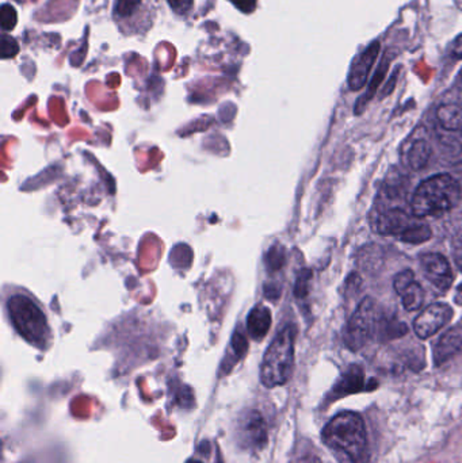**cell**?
I'll list each match as a JSON object with an SVG mask.
<instances>
[{
  "label": "cell",
  "mask_w": 462,
  "mask_h": 463,
  "mask_svg": "<svg viewBox=\"0 0 462 463\" xmlns=\"http://www.w3.org/2000/svg\"><path fill=\"white\" fill-rule=\"evenodd\" d=\"M311 269H303L298 275L297 282H296L295 293L297 298H304L309 291V280H311Z\"/></svg>",
  "instance_id": "obj_24"
},
{
  "label": "cell",
  "mask_w": 462,
  "mask_h": 463,
  "mask_svg": "<svg viewBox=\"0 0 462 463\" xmlns=\"http://www.w3.org/2000/svg\"><path fill=\"white\" fill-rule=\"evenodd\" d=\"M401 302L407 312H415L422 307L425 302V290L422 286L415 280L403 294H401Z\"/></svg>",
  "instance_id": "obj_18"
},
{
  "label": "cell",
  "mask_w": 462,
  "mask_h": 463,
  "mask_svg": "<svg viewBox=\"0 0 462 463\" xmlns=\"http://www.w3.org/2000/svg\"><path fill=\"white\" fill-rule=\"evenodd\" d=\"M216 463H222V459L219 458V461H217Z\"/></svg>",
  "instance_id": "obj_30"
},
{
  "label": "cell",
  "mask_w": 462,
  "mask_h": 463,
  "mask_svg": "<svg viewBox=\"0 0 462 463\" xmlns=\"http://www.w3.org/2000/svg\"><path fill=\"white\" fill-rule=\"evenodd\" d=\"M411 225V217L401 208L380 212L373 220V230L385 236H401Z\"/></svg>",
  "instance_id": "obj_11"
},
{
  "label": "cell",
  "mask_w": 462,
  "mask_h": 463,
  "mask_svg": "<svg viewBox=\"0 0 462 463\" xmlns=\"http://www.w3.org/2000/svg\"><path fill=\"white\" fill-rule=\"evenodd\" d=\"M414 282V271H411V269H403V271L396 275L395 280H393V288H395L396 293L401 296Z\"/></svg>",
  "instance_id": "obj_21"
},
{
  "label": "cell",
  "mask_w": 462,
  "mask_h": 463,
  "mask_svg": "<svg viewBox=\"0 0 462 463\" xmlns=\"http://www.w3.org/2000/svg\"><path fill=\"white\" fill-rule=\"evenodd\" d=\"M453 317V309L450 305L444 302H436L429 305L414 321L415 334L420 339H429L434 336L439 329L450 323Z\"/></svg>",
  "instance_id": "obj_8"
},
{
  "label": "cell",
  "mask_w": 462,
  "mask_h": 463,
  "mask_svg": "<svg viewBox=\"0 0 462 463\" xmlns=\"http://www.w3.org/2000/svg\"><path fill=\"white\" fill-rule=\"evenodd\" d=\"M322 439L327 448L342 454L350 463H368L369 445L365 423L358 413L342 412L323 429Z\"/></svg>",
  "instance_id": "obj_1"
},
{
  "label": "cell",
  "mask_w": 462,
  "mask_h": 463,
  "mask_svg": "<svg viewBox=\"0 0 462 463\" xmlns=\"http://www.w3.org/2000/svg\"><path fill=\"white\" fill-rule=\"evenodd\" d=\"M452 56L456 59H462V34L456 38L452 45Z\"/></svg>",
  "instance_id": "obj_26"
},
{
  "label": "cell",
  "mask_w": 462,
  "mask_h": 463,
  "mask_svg": "<svg viewBox=\"0 0 462 463\" xmlns=\"http://www.w3.org/2000/svg\"><path fill=\"white\" fill-rule=\"evenodd\" d=\"M388 67H390V57H387V59H384L380 62L379 68H377L376 71V75H374L373 80L369 84L368 91H366V94L363 95V97L361 98L360 102H358V113H360L361 109L365 108L366 103H368L369 100L374 97V94H376L377 89H379L380 84L382 83L385 75H387Z\"/></svg>",
  "instance_id": "obj_19"
},
{
  "label": "cell",
  "mask_w": 462,
  "mask_h": 463,
  "mask_svg": "<svg viewBox=\"0 0 462 463\" xmlns=\"http://www.w3.org/2000/svg\"><path fill=\"white\" fill-rule=\"evenodd\" d=\"M295 339V326H287L269 345L260 364V381L266 388L273 389L285 385L292 377Z\"/></svg>",
  "instance_id": "obj_3"
},
{
  "label": "cell",
  "mask_w": 462,
  "mask_h": 463,
  "mask_svg": "<svg viewBox=\"0 0 462 463\" xmlns=\"http://www.w3.org/2000/svg\"><path fill=\"white\" fill-rule=\"evenodd\" d=\"M380 53L379 41H373L352 64L349 72V86L350 89L357 90L363 89L368 81L369 73L376 62L377 56Z\"/></svg>",
  "instance_id": "obj_10"
},
{
  "label": "cell",
  "mask_w": 462,
  "mask_h": 463,
  "mask_svg": "<svg viewBox=\"0 0 462 463\" xmlns=\"http://www.w3.org/2000/svg\"><path fill=\"white\" fill-rule=\"evenodd\" d=\"M401 240L409 244H423L433 237V232L426 224H412L406 232L401 234Z\"/></svg>",
  "instance_id": "obj_20"
},
{
  "label": "cell",
  "mask_w": 462,
  "mask_h": 463,
  "mask_svg": "<svg viewBox=\"0 0 462 463\" xmlns=\"http://www.w3.org/2000/svg\"><path fill=\"white\" fill-rule=\"evenodd\" d=\"M271 326V313L266 307H257L249 315V332L254 339H263Z\"/></svg>",
  "instance_id": "obj_14"
},
{
  "label": "cell",
  "mask_w": 462,
  "mask_h": 463,
  "mask_svg": "<svg viewBox=\"0 0 462 463\" xmlns=\"http://www.w3.org/2000/svg\"><path fill=\"white\" fill-rule=\"evenodd\" d=\"M170 5L171 10L182 18H186L193 13L194 8V0H167Z\"/></svg>",
  "instance_id": "obj_23"
},
{
  "label": "cell",
  "mask_w": 462,
  "mask_h": 463,
  "mask_svg": "<svg viewBox=\"0 0 462 463\" xmlns=\"http://www.w3.org/2000/svg\"><path fill=\"white\" fill-rule=\"evenodd\" d=\"M0 18H2L3 32H8V30H13V27H11V24L10 21H8V19H11V21H13L14 24H16V13L15 10H14V8L11 7L10 5H2V15H0Z\"/></svg>",
  "instance_id": "obj_25"
},
{
  "label": "cell",
  "mask_w": 462,
  "mask_h": 463,
  "mask_svg": "<svg viewBox=\"0 0 462 463\" xmlns=\"http://www.w3.org/2000/svg\"><path fill=\"white\" fill-rule=\"evenodd\" d=\"M187 463H203V462H200V461H194V459H192V461H189Z\"/></svg>",
  "instance_id": "obj_29"
},
{
  "label": "cell",
  "mask_w": 462,
  "mask_h": 463,
  "mask_svg": "<svg viewBox=\"0 0 462 463\" xmlns=\"http://www.w3.org/2000/svg\"><path fill=\"white\" fill-rule=\"evenodd\" d=\"M431 156V146L428 141L417 140L407 152V163L412 170H422Z\"/></svg>",
  "instance_id": "obj_17"
},
{
  "label": "cell",
  "mask_w": 462,
  "mask_h": 463,
  "mask_svg": "<svg viewBox=\"0 0 462 463\" xmlns=\"http://www.w3.org/2000/svg\"><path fill=\"white\" fill-rule=\"evenodd\" d=\"M450 175L453 176V179H455L456 184H458L462 193V162L457 163V165L453 167V173L450 174Z\"/></svg>",
  "instance_id": "obj_27"
},
{
  "label": "cell",
  "mask_w": 462,
  "mask_h": 463,
  "mask_svg": "<svg viewBox=\"0 0 462 463\" xmlns=\"http://www.w3.org/2000/svg\"><path fill=\"white\" fill-rule=\"evenodd\" d=\"M236 437L243 450L258 453L268 446V424L262 413L258 411H246L241 413L236 427Z\"/></svg>",
  "instance_id": "obj_7"
},
{
  "label": "cell",
  "mask_w": 462,
  "mask_h": 463,
  "mask_svg": "<svg viewBox=\"0 0 462 463\" xmlns=\"http://www.w3.org/2000/svg\"><path fill=\"white\" fill-rule=\"evenodd\" d=\"M460 195V187L450 174L431 176L415 190L411 201L412 216L423 219L447 213L457 205Z\"/></svg>",
  "instance_id": "obj_2"
},
{
  "label": "cell",
  "mask_w": 462,
  "mask_h": 463,
  "mask_svg": "<svg viewBox=\"0 0 462 463\" xmlns=\"http://www.w3.org/2000/svg\"><path fill=\"white\" fill-rule=\"evenodd\" d=\"M111 18L125 37L146 34L154 26L152 0H114Z\"/></svg>",
  "instance_id": "obj_4"
},
{
  "label": "cell",
  "mask_w": 462,
  "mask_h": 463,
  "mask_svg": "<svg viewBox=\"0 0 462 463\" xmlns=\"http://www.w3.org/2000/svg\"><path fill=\"white\" fill-rule=\"evenodd\" d=\"M420 260L426 279L430 280L437 288L447 291L452 286V269L444 255L437 252L423 253Z\"/></svg>",
  "instance_id": "obj_9"
},
{
  "label": "cell",
  "mask_w": 462,
  "mask_h": 463,
  "mask_svg": "<svg viewBox=\"0 0 462 463\" xmlns=\"http://www.w3.org/2000/svg\"><path fill=\"white\" fill-rule=\"evenodd\" d=\"M297 463H322L317 457L315 456H306L304 458H301Z\"/></svg>",
  "instance_id": "obj_28"
},
{
  "label": "cell",
  "mask_w": 462,
  "mask_h": 463,
  "mask_svg": "<svg viewBox=\"0 0 462 463\" xmlns=\"http://www.w3.org/2000/svg\"><path fill=\"white\" fill-rule=\"evenodd\" d=\"M366 389H373V386H369L366 383L365 372L363 367L354 364V366H350L336 381L333 391H331L330 399L331 402H335V400L344 399L350 394L360 393Z\"/></svg>",
  "instance_id": "obj_12"
},
{
  "label": "cell",
  "mask_w": 462,
  "mask_h": 463,
  "mask_svg": "<svg viewBox=\"0 0 462 463\" xmlns=\"http://www.w3.org/2000/svg\"><path fill=\"white\" fill-rule=\"evenodd\" d=\"M462 353V326H456L445 332L434 345V362L437 366L447 364Z\"/></svg>",
  "instance_id": "obj_13"
},
{
  "label": "cell",
  "mask_w": 462,
  "mask_h": 463,
  "mask_svg": "<svg viewBox=\"0 0 462 463\" xmlns=\"http://www.w3.org/2000/svg\"><path fill=\"white\" fill-rule=\"evenodd\" d=\"M8 309L19 334L29 342L42 347L49 339V326L40 307L27 297L15 296L8 301Z\"/></svg>",
  "instance_id": "obj_5"
},
{
  "label": "cell",
  "mask_w": 462,
  "mask_h": 463,
  "mask_svg": "<svg viewBox=\"0 0 462 463\" xmlns=\"http://www.w3.org/2000/svg\"><path fill=\"white\" fill-rule=\"evenodd\" d=\"M376 332L380 340L388 342V340L404 336L409 332V328H407L406 324L401 323L398 318H382V320L377 321Z\"/></svg>",
  "instance_id": "obj_16"
},
{
  "label": "cell",
  "mask_w": 462,
  "mask_h": 463,
  "mask_svg": "<svg viewBox=\"0 0 462 463\" xmlns=\"http://www.w3.org/2000/svg\"><path fill=\"white\" fill-rule=\"evenodd\" d=\"M439 124L447 130H461L462 129V108L453 103L442 105L437 111Z\"/></svg>",
  "instance_id": "obj_15"
},
{
  "label": "cell",
  "mask_w": 462,
  "mask_h": 463,
  "mask_svg": "<svg viewBox=\"0 0 462 463\" xmlns=\"http://www.w3.org/2000/svg\"><path fill=\"white\" fill-rule=\"evenodd\" d=\"M268 258L269 269H273V271L281 269L285 264L284 248L279 247V245H274V247L271 248L270 252L268 253Z\"/></svg>",
  "instance_id": "obj_22"
},
{
  "label": "cell",
  "mask_w": 462,
  "mask_h": 463,
  "mask_svg": "<svg viewBox=\"0 0 462 463\" xmlns=\"http://www.w3.org/2000/svg\"><path fill=\"white\" fill-rule=\"evenodd\" d=\"M376 302L368 297L361 302L344 332V342L352 351H360L371 339L377 326Z\"/></svg>",
  "instance_id": "obj_6"
}]
</instances>
